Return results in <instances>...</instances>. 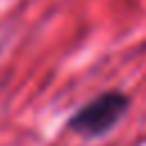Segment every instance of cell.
I'll use <instances>...</instances> for the list:
<instances>
[{"instance_id": "1", "label": "cell", "mask_w": 146, "mask_h": 146, "mask_svg": "<svg viewBox=\"0 0 146 146\" xmlns=\"http://www.w3.org/2000/svg\"><path fill=\"white\" fill-rule=\"evenodd\" d=\"M128 110V98L119 91H107L80 107V112L68 121L71 130L82 135V137H100L110 132L121 116Z\"/></svg>"}]
</instances>
